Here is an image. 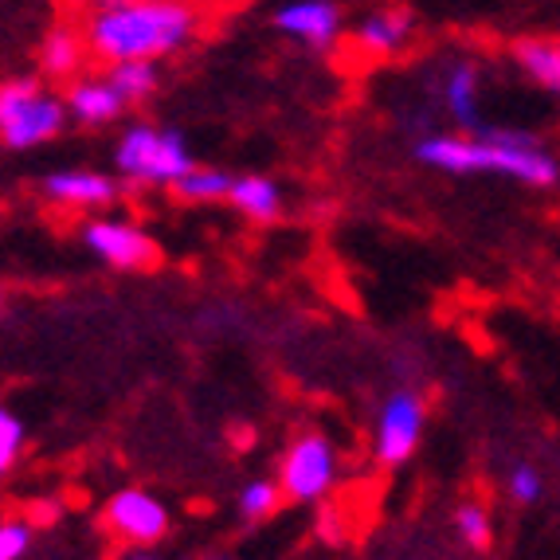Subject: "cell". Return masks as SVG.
Returning a JSON list of instances; mask_svg holds the SVG:
<instances>
[{"instance_id": "6da1fadb", "label": "cell", "mask_w": 560, "mask_h": 560, "mask_svg": "<svg viewBox=\"0 0 560 560\" xmlns=\"http://www.w3.org/2000/svg\"><path fill=\"white\" fill-rule=\"evenodd\" d=\"M197 32V9L188 0H121L98 4L86 20V44L106 63H133V59L173 56Z\"/></svg>"}, {"instance_id": "7a4b0ae2", "label": "cell", "mask_w": 560, "mask_h": 560, "mask_svg": "<svg viewBox=\"0 0 560 560\" xmlns=\"http://www.w3.org/2000/svg\"><path fill=\"white\" fill-rule=\"evenodd\" d=\"M416 158L447 173H505L525 185H557L560 168L549 153L525 133L486 130L482 138H423Z\"/></svg>"}, {"instance_id": "3957f363", "label": "cell", "mask_w": 560, "mask_h": 560, "mask_svg": "<svg viewBox=\"0 0 560 560\" xmlns=\"http://www.w3.org/2000/svg\"><path fill=\"white\" fill-rule=\"evenodd\" d=\"M71 106H63V98L47 94L32 79H12L0 91V138L9 150H32L44 145L63 130V118Z\"/></svg>"}, {"instance_id": "277c9868", "label": "cell", "mask_w": 560, "mask_h": 560, "mask_svg": "<svg viewBox=\"0 0 560 560\" xmlns=\"http://www.w3.org/2000/svg\"><path fill=\"white\" fill-rule=\"evenodd\" d=\"M114 161L138 185H177L188 168L197 165L188 158V145L177 130H158V126H145V121H138V126L121 133Z\"/></svg>"}, {"instance_id": "5b68a950", "label": "cell", "mask_w": 560, "mask_h": 560, "mask_svg": "<svg viewBox=\"0 0 560 560\" xmlns=\"http://www.w3.org/2000/svg\"><path fill=\"white\" fill-rule=\"evenodd\" d=\"M334 486V447L322 435H302L282 458V494L294 502H318Z\"/></svg>"}, {"instance_id": "8992f818", "label": "cell", "mask_w": 560, "mask_h": 560, "mask_svg": "<svg viewBox=\"0 0 560 560\" xmlns=\"http://www.w3.org/2000/svg\"><path fill=\"white\" fill-rule=\"evenodd\" d=\"M420 431H423L420 396L396 393L381 411V428H376V458H381L384 467H400L404 458L416 451V443H420Z\"/></svg>"}, {"instance_id": "52a82bcc", "label": "cell", "mask_w": 560, "mask_h": 560, "mask_svg": "<svg viewBox=\"0 0 560 560\" xmlns=\"http://www.w3.org/2000/svg\"><path fill=\"white\" fill-rule=\"evenodd\" d=\"M106 522L118 537L138 545H150L158 537H165L168 529V514L165 505L150 494V490H118L106 505Z\"/></svg>"}, {"instance_id": "ba28073f", "label": "cell", "mask_w": 560, "mask_h": 560, "mask_svg": "<svg viewBox=\"0 0 560 560\" xmlns=\"http://www.w3.org/2000/svg\"><path fill=\"white\" fill-rule=\"evenodd\" d=\"M83 243L98 259L114 262V267H145L158 259V243L150 235H141L130 224H114V220H94L86 224Z\"/></svg>"}, {"instance_id": "9c48e42d", "label": "cell", "mask_w": 560, "mask_h": 560, "mask_svg": "<svg viewBox=\"0 0 560 560\" xmlns=\"http://www.w3.org/2000/svg\"><path fill=\"white\" fill-rule=\"evenodd\" d=\"M275 28L310 47H329L341 36V12L334 0H290L275 12Z\"/></svg>"}, {"instance_id": "30bf717a", "label": "cell", "mask_w": 560, "mask_h": 560, "mask_svg": "<svg viewBox=\"0 0 560 560\" xmlns=\"http://www.w3.org/2000/svg\"><path fill=\"white\" fill-rule=\"evenodd\" d=\"M44 192L59 205H71V208H98V205H110L118 197V188H114L110 177L103 173H86V168H71V173H51L44 180Z\"/></svg>"}, {"instance_id": "8fae6325", "label": "cell", "mask_w": 560, "mask_h": 560, "mask_svg": "<svg viewBox=\"0 0 560 560\" xmlns=\"http://www.w3.org/2000/svg\"><path fill=\"white\" fill-rule=\"evenodd\" d=\"M411 36V16L400 9H381L357 24V44L373 56H396Z\"/></svg>"}, {"instance_id": "7c38bea8", "label": "cell", "mask_w": 560, "mask_h": 560, "mask_svg": "<svg viewBox=\"0 0 560 560\" xmlns=\"http://www.w3.org/2000/svg\"><path fill=\"white\" fill-rule=\"evenodd\" d=\"M67 106H71V114H75L79 121H86V126H103V121L118 118L121 106H126V98H121L118 86H114L110 79H106V83H98V79H83V83L71 86Z\"/></svg>"}, {"instance_id": "4fadbf2b", "label": "cell", "mask_w": 560, "mask_h": 560, "mask_svg": "<svg viewBox=\"0 0 560 560\" xmlns=\"http://www.w3.org/2000/svg\"><path fill=\"white\" fill-rule=\"evenodd\" d=\"M443 98H447L455 121L478 130V71L475 63H455L443 79Z\"/></svg>"}, {"instance_id": "5bb4252c", "label": "cell", "mask_w": 560, "mask_h": 560, "mask_svg": "<svg viewBox=\"0 0 560 560\" xmlns=\"http://www.w3.org/2000/svg\"><path fill=\"white\" fill-rule=\"evenodd\" d=\"M232 205L240 208L243 215H252L259 224L275 220L282 208V197H279V185L267 177H240L232 185Z\"/></svg>"}, {"instance_id": "9a60e30c", "label": "cell", "mask_w": 560, "mask_h": 560, "mask_svg": "<svg viewBox=\"0 0 560 560\" xmlns=\"http://www.w3.org/2000/svg\"><path fill=\"white\" fill-rule=\"evenodd\" d=\"M91 44H83V36L71 28H51L39 47V63H44L47 75H71L79 63H83V51Z\"/></svg>"}, {"instance_id": "2e32d148", "label": "cell", "mask_w": 560, "mask_h": 560, "mask_svg": "<svg viewBox=\"0 0 560 560\" xmlns=\"http://www.w3.org/2000/svg\"><path fill=\"white\" fill-rule=\"evenodd\" d=\"M517 63H522L537 83H545L549 91L560 94V44L525 39V44H517Z\"/></svg>"}, {"instance_id": "e0dca14e", "label": "cell", "mask_w": 560, "mask_h": 560, "mask_svg": "<svg viewBox=\"0 0 560 560\" xmlns=\"http://www.w3.org/2000/svg\"><path fill=\"white\" fill-rule=\"evenodd\" d=\"M110 83L118 86V94L126 103H141L158 91V67L150 59H133V63H114L110 67Z\"/></svg>"}, {"instance_id": "ac0fdd59", "label": "cell", "mask_w": 560, "mask_h": 560, "mask_svg": "<svg viewBox=\"0 0 560 560\" xmlns=\"http://www.w3.org/2000/svg\"><path fill=\"white\" fill-rule=\"evenodd\" d=\"M232 185L235 180L228 177V173H220V168L192 165L173 188H177V197H185V200H220V197H232Z\"/></svg>"}, {"instance_id": "d6986e66", "label": "cell", "mask_w": 560, "mask_h": 560, "mask_svg": "<svg viewBox=\"0 0 560 560\" xmlns=\"http://www.w3.org/2000/svg\"><path fill=\"white\" fill-rule=\"evenodd\" d=\"M275 505H279V486L275 482L243 486V494H240L243 517H267V514H275Z\"/></svg>"}, {"instance_id": "ffe728a7", "label": "cell", "mask_w": 560, "mask_h": 560, "mask_svg": "<svg viewBox=\"0 0 560 560\" xmlns=\"http://www.w3.org/2000/svg\"><path fill=\"white\" fill-rule=\"evenodd\" d=\"M455 525H458V533H463V541L475 545V549H486V545H490V517H486L482 505H463Z\"/></svg>"}, {"instance_id": "44dd1931", "label": "cell", "mask_w": 560, "mask_h": 560, "mask_svg": "<svg viewBox=\"0 0 560 560\" xmlns=\"http://www.w3.org/2000/svg\"><path fill=\"white\" fill-rule=\"evenodd\" d=\"M20 440H24V423L12 411H0V467L4 470H12V463H16Z\"/></svg>"}, {"instance_id": "7402d4cb", "label": "cell", "mask_w": 560, "mask_h": 560, "mask_svg": "<svg viewBox=\"0 0 560 560\" xmlns=\"http://www.w3.org/2000/svg\"><path fill=\"white\" fill-rule=\"evenodd\" d=\"M32 545V529L24 522L0 525V560H20Z\"/></svg>"}, {"instance_id": "603a6c76", "label": "cell", "mask_w": 560, "mask_h": 560, "mask_svg": "<svg viewBox=\"0 0 560 560\" xmlns=\"http://www.w3.org/2000/svg\"><path fill=\"white\" fill-rule=\"evenodd\" d=\"M510 494H514V502H537V498H541V475L533 467H514V475H510Z\"/></svg>"}, {"instance_id": "cb8c5ba5", "label": "cell", "mask_w": 560, "mask_h": 560, "mask_svg": "<svg viewBox=\"0 0 560 560\" xmlns=\"http://www.w3.org/2000/svg\"><path fill=\"white\" fill-rule=\"evenodd\" d=\"M126 560H158V557H153V552H130Z\"/></svg>"}, {"instance_id": "d4e9b609", "label": "cell", "mask_w": 560, "mask_h": 560, "mask_svg": "<svg viewBox=\"0 0 560 560\" xmlns=\"http://www.w3.org/2000/svg\"><path fill=\"white\" fill-rule=\"evenodd\" d=\"M67 4H98V0H67Z\"/></svg>"}]
</instances>
